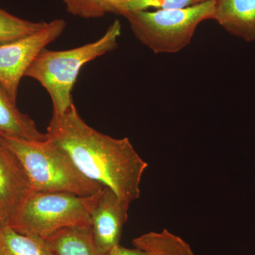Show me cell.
I'll use <instances>...</instances> for the list:
<instances>
[{"label":"cell","mask_w":255,"mask_h":255,"mask_svg":"<svg viewBox=\"0 0 255 255\" xmlns=\"http://www.w3.org/2000/svg\"><path fill=\"white\" fill-rule=\"evenodd\" d=\"M46 134L85 177L110 188L128 205L140 197L148 164L127 137L114 138L90 127L74 103L63 115L53 114Z\"/></svg>","instance_id":"obj_1"},{"label":"cell","mask_w":255,"mask_h":255,"mask_svg":"<svg viewBox=\"0 0 255 255\" xmlns=\"http://www.w3.org/2000/svg\"><path fill=\"white\" fill-rule=\"evenodd\" d=\"M122 23L115 20L97 41L64 50L44 49L33 60L25 77L34 79L46 89L55 115H63L73 104L72 91L81 69L118 47Z\"/></svg>","instance_id":"obj_2"},{"label":"cell","mask_w":255,"mask_h":255,"mask_svg":"<svg viewBox=\"0 0 255 255\" xmlns=\"http://www.w3.org/2000/svg\"><path fill=\"white\" fill-rule=\"evenodd\" d=\"M0 137L21 162L32 191L90 196L104 188L85 177L66 152L50 139L31 141L17 137Z\"/></svg>","instance_id":"obj_3"},{"label":"cell","mask_w":255,"mask_h":255,"mask_svg":"<svg viewBox=\"0 0 255 255\" xmlns=\"http://www.w3.org/2000/svg\"><path fill=\"white\" fill-rule=\"evenodd\" d=\"M216 0L182 9L124 13L134 36L156 54L176 53L190 44L202 21L214 19Z\"/></svg>","instance_id":"obj_4"},{"label":"cell","mask_w":255,"mask_h":255,"mask_svg":"<svg viewBox=\"0 0 255 255\" xmlns=\"http://www.w3.org/2000/svg\"><path fill=\"white\" fill-rule=\"evenodd\" d=\"M102 190L90 196L31 191L9 226L44 240L63 228L91 226L92 211Z\"/></svg>","instance_id":"obj_5"},{"label":"cell","mask_w":255,"mask_h":255,"mask_svg":"<svg viewBox=\"0 0 255 255\" xmlns=\"http://www.w3.org/2000/svg\"><path fill=\"white\" fill-rule=\"evenodd\" d=\"M66 26L65 20L57 18L41 31L0 46V84L15 103L20 82L33 60L61 36Z\"/></svg>","instance_id":"obj_6"},{"label":"cell","mask_w":255,"mask_h":255,"mask_svg":"<svg viewBox=\"0 0 255 255\" xmlns=\"http://www.w3.org/2000/svg\"><path fill=\"white\" fill-rule=\"evenodd\" d=\"M31 191L21 162L0 137V217L7 226Z\"/></svg>","instance_id":"obj_7"},{"label":"cell","mask_w":255,"mask_h":255,"mask_svg":"<svg viewBox=\"0 0 255 255\" xmlns=\"http://www.w3.org/2000/svg\"><path fill=\"white\" fill-rule=\"evenodd\" d=\"M129 207L110 188L101 191L92 211L91 229L96 245L104 253L119 245Z\"/></svg>","instance_id":"obj_8"},{"label":"cell","mask_w":255,"mask_h":255,"mask_svg":"<svg viewBox=\"0 0 255 255\" xmlns=\"http://www.w3.org/2000/svg\"><path fill=\"white\" fill-rule=\"evenodd\" d=\"M214 19L230 34L255 41V0H216Z\"/></svg>","instance_id":"obj_9"},{"label":"cell","mask_w":255,"mask_h":255,"mask_svg":"<svg viewBox=\"0 0 255 255\" xmlns=\"http://www.w3.org/2000/svg\"><path fill=\"white\" fill-rule=\"evenodd\" d=\"M44 241L51 255H109L96 245L91 226L63 228Z\"/></svg>","instance_id":"obj_10"},{"label":"cell","mask_w":255,"mask_h":255,"mask_svg":"<svg viewBox=\"0 0 255 255\" xmlns=\"http://www.w3.org/2000/svg\"><path fill=\"white\" fill-rule=\"evenodd\" d=\"M0 135L43 141L46 133L40 132L36 124L27 114L21 113L0 84Z\"/></svg>","instance_id":"obj_11"},{"label":"cell","mask_w":255,"mask_h":255,"mask_svg":"<svg viewBox=\"0 0 255 255\" xmlns=\"http://www.w3.org/2000/svg\"><path fill=\"white\" fill-rule=\"evenodd\" d=\"M132 243L147 255H195L187 242L166 229L145 233Z\"/></svg>","instance_id":"obj_12"},{"label":"cell","mask_w":255,"mask_h":255,"mask_svg":"<svg viewBox=\"0 0 255 255\" xmlns=\"http://www.w3.org/2000/svg\"><path fill=\"white\" fill-rule=\"evenodd\" d=\"M0 255H51L42 238L16 232L9 226L0 231Z\"/></svg>","instance_id":"obj_13"},{"label":"cell","mask_w":255,"mask_h":255,"mask_svg":"<svg viewBox=\"0 0 255 255\" xmlns=\"http://www.w3.org/2000/svg\"><path fill=\"white\" fill-rule=\"evenodd\" d=\"M48 23L23 19L0 8V46L41 31Z\"/></svg>","instance_id":"obj_14"},{"label":"cell","mask_w":255,"mask_h":255,"mask_svg":"<svg viewBox=\"0 0 255 255\" xmlns=\"http://www.w3.org/2000/svg\"><path fill=\"white\" fill-rule=\"evenodd\" d=\"M67 11L84 18L103 17L108 13L121 14L122 0H62Z\"/></svg>","instance_id":"obj_15"},{"label":"cell","mask_w":255,"mask_h":255,"mask_svg":"<svg viewBox=\"0 0 255 255\" xmlns=\"http://www.w3.org/2000/svg\"><path fill=\"white\" fill-rule=\"evenodd\" d=\"M206 0H122V12L142 11L152 9H182L192 5L199 4Z\"/></svg>","instance_id":"obj_16"},{"label":"cell","mask_w":255,"mask_h":255,"mask_svg":"<svg viewBox=\"0 0 255 255\" xmlns=\"http://www.w3.org/2000/svg\"><path fill=\"white\" fill-rule=\"evenodd\" d=\"M109 255H147L145 251L137 249H128L121 246L120 245L114 247L110 252Z\"/></svg>","instance_id":"obj_17"},{"label":"cell","mask_w":255,"mask_h":255,"mask_svg":"<svg viewBox=\"0 0 255 255\" xmlns=\"http://www.w3.org/2000/svg\"><path fill=\"white\" fill-rule=\"evenodd\" d=\"M5 226H7V225H6V223L4 222V221L1 219V218L0 217V231H1Z\"/></svg>","instance_id":"obj_18"}]
</instances>
